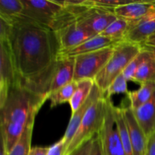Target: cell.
<instances>
[{
    "label": "cell",
    "mask_w": 155,
    "mask_h": 155,
    "mask_svg": "<svg viewBox=\"0 0 155 155\" xmlns=\"http://www.w3.org/2000/svg\"><path fill=\"white\" fill-rule=\"evenodd\" d=\"M104 96V94L102 93L99 88L98 87L96 84L95 83L92 90L91 92L90 95L88 98V99L83 103V105L77 109L75 112L72 113L71 115V120H70L69 124L68 126L66 131H65L64 135L62 137L64 142L65 148H66V151L68 148L69 147L70 144H71V141L74 139V136L77 133V130H78L79 127H80V124H81L82 121H83V118H84L85 115H86V112H87L88 109L90 107V106L101 97ZM66 153V152H65Z\"/></svg>",
    "instance_id": "8fae6325"
},
{
    "label": "cell",
    "mask_w": 155,
    "mask_h": 155,
    "mask_svg": "<svg viewBox=\"0 0 155 155\" xmlns=\"http://www.w3.org/2000/svg\"><path fill=\"white\" fill-rule=\"evenodd\" d=\"M155 39V33L153 34V36L150 38V39Z\"/></svg>",
    "instance_id": "74e56055"
},
{
    "label": "cell",
    "mask_w": 155,
    "mask_h": 155,
    "mask_svg": "<svg viewBox=\"0 0 155 155\" xmlns=\"http://www.w3.org/2000/svg\"><path fill=\"white\" fill-rule=\"evenodd\" d=\"M49 147H34L32 148L29 155H48Z\"/></svg>",
    "instance_id": "836d02e7"
},
{
    "label": "cell",
    "mask_w": 155,
    "mask_h": 155,
    "mask_svg": "<svg viewBox=\"0 0 155 155\" xmlns=\"http://www.w3.org/2000/svg\"><path fill=\"white\" fill-rule=\"evenodd\" d=\"M155 33V20L146 21L127 31L124 41L142 46Z\"/></svg>",
    "instance_id": "e0dca14e"
},
{
    "label": "cell",
    "mask_w": 155,
    "mask_h": 155,
    "mask_svg": "<svg viewBox=\"0 0 155 155\" xmlns=\"http://www.w3.org/2000/svg\"><path fill=\"white\" fill-rule=\"evenodd\" d=\"M142 49L141 45L125 41L114 47L111 58L94 80L104 95H105L112 82L124 73L127 65Z\"/></svg>",
    "instance_id": "277c9868"
},
{
    "label": "cell",
    "mask_w": 155,
    "mask_h": 155,
    "mask_svg": "<svg viewBox=\"0 0 155 155\" xmlns=\"http://www.w3.org/2000/svg\"><path fill=\"white\" fill-rule=\"evenodd\" d=\"M66 148H65L64 142L63 139L59 140L53 145L49 147L48 155H65Z\"/></svg>",
    "instance_id": "f546056e"
},
{
    "label": "cell",
    "mask_w": 155,
    "mask_h": 155,
    "mask_svg": "<svg viewBox=\"0 0 155 155\" xmlns=\"http://www.w3.org/2000/svg\"><path fill=\"white\" fill-rule=\"evenodd\" d=\"M24 11L22 0H0V17L12 21Z\"/></svg>",
    "instance_id": "d4e9b609"
},
{
    "label": "cell",
    "mask_w": 155,
    "mask_h": 155,
    "mask_svg": "<svg viewBox=\"0 0 155 155\" xmlns=\"http://www.w3.org/2000/svg\"><path fill=\"white\" fill-rule=\"evenodd\" d=\"M106 100L107 111L105 120L101 132L98 133L102 155H126L114 117V104L110 99L106 98Z\"/></svg>",
    "instance_id": "ba28073f"
},
{
    "label": "cell",
    "mask_w": 155,
    "mask_h": 155,
    "mask_svg": "<svg viewBox=\"0 0 155 155\" xmlns=\"http://www.w3.org/2000/svg\"><path fill=\"white\" fill-rule=\"evenodd\" d=\"M93 139L87 141L85 143H83V145H80L71 155H91L92 144H93Z\"/></svg>",
    "instance_id": "4dcf8cb0"
},
{
    "label": "cell",
    "mask_w": 155,
    "mask_h": 155,
    "mask_svg": "<svg viewBox=\"0 0 155 155\" xmlns=\"http://www.w3.org/2000/svg\"><path fill=\"white\" fill-rule=\"evenodd\" d=\"M91 155H102L101 142H100V138L98 134L96 135L93 139V144H92V148Z\"/></svg>",
    "instance_id": "d6a6232c"
},
{
    "label": "cell",
    "mask_w": 155,
    "mask_h": 155,
    "mask_svg": "<svg viewBox=\"0 0 155 155\" xmlns=\"http://www.w3.org/2000/svg\"><path fill=\"white\" fill-rule=\"evenodd\" d=\"M122 42L112 40V39L106 38L104 36L98 35V36L86 41L83 43L80 44V45L75 47V48L69 50H64V51H59L58 57L75 58L80 54L93 52V51L104 49L106 48H110V47H114Z\"/></svg>",
    "instance_id": "4fadbf2b"
},
{
    "label": "cell",
    "mask_w": 155,
    "mask_h": 155,
    "mask_svg": "<svg viewBox=\"0 0 155 155\" xmlns=\"http://www.w3.org/2000/svg\"><path fill=\"white\" fill-rule=\"evenodd\" d=\"M138 123L147 137L155 132V92L151 99L133 110Z\"/></svg>",
    "instance_id": "2e32d148"
},
{
    "label": "cell",
    "mask_w": 155,
    "mask_h": 155,
    "mask_svg": "<svg viewBox=\"0 0 155 155\" xmlns=\"http://www.w3.org/2000/svg\"><path fill=\"white\" fill-rule=\"evenodd\" d=\"M75 58L58 57L49 68L35 78L24 82V86L47 101L48 96L74 81Z\"/></svg>",
    "instance_id": "3957f363"
},
{
    "label": "cell",
    "mask_w": 155,
    "mask_h": 155,
    "mask_svg": "<svg viewBox=\"0 0 155 155\" xmlns=\"http://www.w3.org/2000/svg\"><path fill=\"white\" fill-rule=\"evenodd\" d=\"M147 48L150 51L149 56L139 67L132 80L135 83H140V84L149 83V82L155 83V55L149 48Z\"/></svg>",
    "instance_id": "ffe728a7"
},
{
    "label": "cell",
    "mask_w": 155,
    "mask_h": 155,
    "mask_svg": "<svg viewBox=\"0 0 155 155\" xmlns=\"http://www.w3.org/2000/svg\"><path fill=\"white\" fill-rule=\"evenodd\" d=\"M0 155H8V151L6 150L5 145L2 139H1V151H0Z\"/></svg>",
    "instance_id": "e575fe53"
},
{
    "label": "cell",
    "mask_w": 155,
    "mask_h": 155,
    "mask_svg": "<svg viewBox=\"0 0 155 155\" xmlns=\"http://www.w3.org/2000/svg\"><path fill=\"white\" fill-rule=\"evenodd\" d=\"M122 110L130 135L133 155H145L148 137L138 123L130 106L122 107Z\"/></svg>",
    "instance_id": "7c38bea8"
},
{
    "label": "cell",
    "mask_w": 155,
    "mask_h": 155,
    "mask_svg": "<svg viewBox=\"0 0 155 155\" xmlns=\"http://www.w3.org/2000/svg\"><path fill=\"white\" fill-rule=\"evenodd\" d=\"M145 155H155V132L148 137Z\"/></svg>",
    "instance_id": "1f68e13d"
},
{
    "label": "cell",
    "mask_w": 155,
    "mask_h": 155,
    "mask_svg": "<svg viewBox=\"0 0 155 155\" xmlns=\"http://www.w3.org/2000/svg\"><path fill=\"white\" fill-rule=\"evenodd\" d=\"M13 23L0 17V42H8L12 33Z\"/></svg>",
    "instance_id": "f1b7e54d"
},
{
    "label": "cell",
    "mask_w": 155,
    "mask_h": 155,
    "mask_svg": "<svg viewBox=\"0 0 155 155\" xmlns=\"http://www.w3.org/2000/svg\"><path fill=\"white\" fill-rule=\"evenodd\" d=\"M117 18L114 11L92 8L89 15L79 23L95 34L99 35Z\"/></svg>",
    "instance_id": "5bb4252c"
},
{
    "label": "cell",
    "mask_w": 155,
    "mask_h": 155,
    "mask_svg": "<svg viewBox=\"0 0 155 155\" xmlns=\"http://www.w3.org/2000/svg\"><path fill=\"white\" fill-rule=\"evenodd\" d=\"M142 46H145V47H147V48H149L150 50H151V51H152L153 53H154V55H155V48L154 47H151V46H147V45H142Z\"/></svg>",
    "instance_id": "8d00e7d4"
},
{
    "label": "cell",
    "mask_w": 155,
    "mask_h": 155,
    "mask_svg": "<svg viewBox=\"0 0 155 155\" xmlns=\"http://www.w3.org/2000/svg\"><path fill=\"white\" fill-rule=\"evenodd\" d=\"M34 120L35 118H33L29 122L19 141L17 142L14 148L8 152V155H29L32 148L31 140Z\"/></svg>",
    "instance_id": "7402d4cb"
},
{
    "label": "cell",
    "mask_w": 155,
    "mask_h": 155,
    "mask_svg": "<svg viewBox=\"0 0 155 155\" xmlns=\"http://www.w3.org/2000/svg\"><path fill=\"white\" fill-rule=\"evenodd\" d=\"M114 47L106 48L75 57L74 81L95 80L97 75L111 58Z\"/></svg>",
    "instance_id": "8992f818"
},
{
    "label": "cell",
    "mask_w": 155,
    "mask_h": 155,
    "mask_svg": "<svg viewBox=\"0 0 155 155\" xmlns=\"http://www.w3.org/2000/svg\"><path fill=\"white\" fill-rule=\"evenodd\" d=\"M94 85L95 81L92 80H83L77 82V89L69 102L72 113L80 108L88 99Z\"/></svg>",
    "instance_id": "d6986e66"
},
{
    "label": "cell",
    "mask_w": 155,
    "mask_h": 155,
    "mask_svg": "<svg viewBox=\"0 0 155 155\" xmlns=\"http://www.w3.org/2000/svg\"><path fill=\"white\" fill-rule=\"evenodd\" d=\"M58 41L60 51L69 50L98 36L79 22L54 32Z\"/></svg>",
    "instance_id": "30bf717a"
},
{
    "label": "cell",
    "mask_w": 155,
    "mask_h": 155,
    "mask_svg": "<svg viewBox=\"0 0 155 155\" xmlns=\"http://www.w3.org/2000/svg\"><path fill=\"white\" fill-rule=\"evenodd\" d=\"M147 45V46L154 47L155 48V39H149L148 42H146L145 44H144V45Z\"/></svg>",
    "instance_id": "d590c367"
},
{
    "label": "cell",
    "mask_w": 155,
    "mask_h": 155,
    "mask_svg": "<svg viewBox=\"0 0 155 155\" xmlns=\"http://www.w3.org/2000/svg\"><path fill=\"white\" fill-rule=\"evenodd\" d=\"M140 85L139 89L131 91L127 93L130 101V106L133 110L137 109L149 101L155 92V83L149 82Z\"/></svg>",
    "instance_id": "ac0fdd59"
},
{
    "label": "cell",
    "mask_w": 155,
    "mask_h": 155,
    "mask_svg": "<svg viewBox=\"0 0 155 155\" xmlns=\"http://www.w3.org/2000/svg\"><path fill=\"white\" fill-rule=\"evenodd\" d=\"M106 111L107 100L103 96L97 99L88 109L65 155H71L80 145L93 139L101 132L104 124Z\"/></svg>",
    "instance_id": "5b68a950"
},
{
    "label": "cell",
    "mask_w": 155,
    "mask_h": 155,
    "mask_svg": "<svg viewBox=\"0 0 155 155\" xmlns=\"http://www.w3.org/2000/svg\"><path fill=\"white\" fill-rule=\"evenodd\" d=\"M127 83H128V80L124 77V74H121L112 82V83L107 89L104 97L106 98L110 99V97L114 95H116V94H127L129 92Z\"/></svg>",
    "instance_id": "83f0119b"
},
{
    "label": "cell",
    "mask_w": 155,
    "mask_h": 155,
    "mask_svg": "<svg viewBox=\"0 0 155 155\" xmlns=\"http://www.w3.org/2000/svg\"><path fill=\"white\" fill-rule=\"evenodd\" d=\"M113 113L117 127L118 133H119L121 142H122L124 151H125V154L126 155H133V147H132V143L130 141L128 130H127V124H126L125 120H124L122 107H116L114 105Z\"/></svg>",
    "instance_id": "44dd1931"
},
{
    "label": "cell",
    "mask_w": 155,
    "mask_h": 155,
    "mask_svg": "<svg viewBox=\"0 0 155 155\" xmlns=\"http://www.w3.org/2000/svg\"><path fill=\"white\" fill-rule=\"evenodd\" d=\"M77 82L73 81L51 93L48 98L51 102V107H56L64 103H69L77 89Z\"/></svg>",
    "instance_id": "cb8c5ba5"
},
{
    "label": "cell",
    "mask_w": 155,
    "mask_h": 155,
    "mask_svg": "<svg viewBox=\"0 0 155 155\" xmlns=\"http://www.w3.org/2000/svg\"><path fill=\"white\" fill-rule=\"evenodd\" d=\"M142 49L131 61L130 62L126 69L124 71V77L127 78L128 81H132L136 74V71L139 69V67L142 65V64L146 60L147 58L149 56L150 51L145 47H142Z\"/></svg>",
    "instance_id": "484cf974"
},
{
    "label": "cell",
    "mask_w": 155,
    "mask_h": 155,
    "mask_svg": "<svg viewBox=\"0 0 155 155\" xmlns=\"http://www.w3.org/2000/svg\"><path fill=\"white\" fill-rule=\"evenodd\" d=\"M155 9V1H132L129 4L120 6L114 9L117 18L126 20L127 22L142 18Z\"/></svg>",
    "instance_id": "9a60e30c"
},
{
    "label": "cell",
    "mask_w": 155,
    "mask_h": 155,
    "mask_svg": "<svg viewBox=\"0 0 155 155\" xmlns=\"http://www.w3.org/2000/svg\"><path fill=\"white\" fill-rule=\"evenodd\" d=\"M22 16L37 24L50 27L63 7L58 1L22 0Z\"/></svg>",
    "instance_id": "52a82bcc"
},
{
    "label": "cell",
    "mask_w": 155,
    "mask_h": 155,
    "mask_svg": "<svg viewBox=\"0 0 155 155\" xmlns=\"http://www.w3.org/2000/svg\"><path fill=\"white\" fill-rule=\"evenodd\" d=\"M130 0H85V5L90 8L114 11L120 6L129 4Z\"/></svg>",
    "instance_id": "4316f807"
},
{
    "label": "cell",
    "mask_w": 155,
    "mask_h": 155,
    "mask_svg": "<svg viewBox=\"0 0 155 155\" xmlns=\"http://www.w3.org/2000/svg\"><path fill=\"white\" fill-rule=\"evenodd\" d=\"M127 28L128 22L126 20L117 18L99 35L112 40L122 42L127 34Z\"/></svg>",
    "instance_id": "603a6c76"
},
{
    "label": "cell",
    "mask_w": 155,
    "mask_h": 155,
    "mask_svg": "<svg viewBox=\"0 0 155 155\" xmlns=\"http://www.w3.org/2000/svg\"><path fill=\"white\" fill-rule=\"evenodd\" d=\"M13 23L8 45L18 78H35L57 59L60 51L55 33L50 27L21 15Z\"/></svg>",
    "instance_id": "6da1fadb"
},
{
    "label": "cell",
    "mask_w": 155,
    "mask_h": 155,
    "mask_svg": "<svg viewBox=\"0 0 155 155\" xmlns=\"http://www.w3.org/2000/svg\"><path fill=\"white\" fill-rule=\"evenodd\" d=\"M45 100L24 86L19 78L0 105V133L8 152L19 141L27 124L36 117Z\"/></svg>",
    "instance_id": "7a4b0ae2"
},
{
    "label": "cell",
    "mask_w": 155,
    "mask_h": 155,
    "mask_svg": "<svg viewBox=\"0 0 155 155\" xmlns=\"http://www.w3.org/2000/svg\"><path fill=\"white\" fill-rule=\"evenodd\" d=\"M18 78L8 42H0V105L4 103L9 89Z\"/></svg>",
    "instance_id": "9c48e42d"
}]
</instances>
